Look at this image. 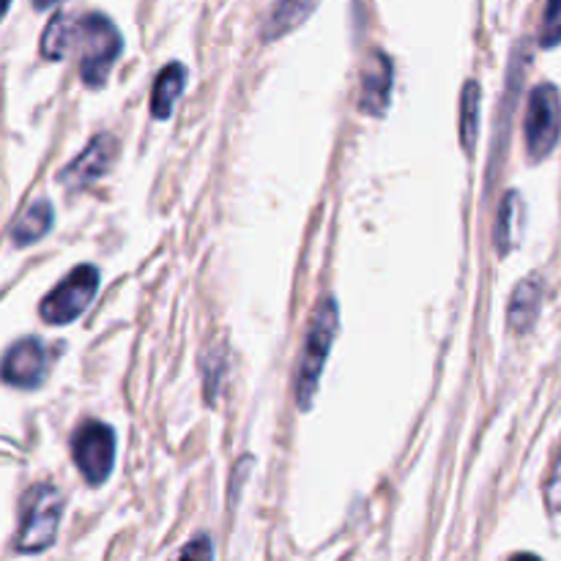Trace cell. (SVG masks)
<instances>
[{
    "label": "cell",
    "instance_id": "obj_1",
    "mask_svg": "<svg viewBox=\"0 0 561 561\" xmlns=\"http://www.w3.org/2000/svg\"><path fill=\"white\" fill-rule=\"evenodd\" d=\"M75 47H80L82 80L85 85L99 88L121 55V36L107 16L85 14L75 20Z\"/></svg>",
    "mask_w": 561,
    "mask_h": 561
},
{
    "label": "cell",
    "instance_id": "obj_2",
    "mask_svg": "<svg viewBox=\"0 0 561 561\" xmlns=\"http://www.w3.org/2000/svg\"><path fill=\"white\" fill-rule=\"evenodd\" d=\"M340 329V316L334 299H321L316 316L310 321V332H307L305 354H301L299 365V381H296V398H299L301 409H310L312 398L318 392V383H321L323 365H327V356L332 351L334 337H337Z\"/></svg>",
    "mask_w": 561,
    "mask_h": 561
},
{
    "label": "cell",
    "instance_id": "obj_3",
    "mask_svg": "<svg viewBox=\"0 0 561 561\" xmlns=\"http://www.w3.org/2000/svg\"><path fill=\"white\" fill-rule=\"evenodd\" d=\"M60 515H64V499L53 485H38L27 493L25 510H22V526L16 535V548L22 553H36L53 546L58 535Z\"/></svg>",
    "mask_w": 561,
    "mask_h": 561
},
{
    "label": "cell",
    "instance_id": "obj_4",
    "mask_svg": "<svg viewBox=\"0 0 561 561\" xmlns=\"http://www.w3.org/2000/svg\"><path fill=\"white\" fill-rule=\"evenodd\" d=\"M561 135V99L553 85H537L526 107V148L531 159L553 151Z\"/></svg>",
    "mask_w": 561,
    "mask_h": 561
},
{
    "label": "cell",
    "instance_id": "obj_5",
    "mask_svg": "<svg viewBox=\"0 0 561 561\" xmlns=\"http://www.w3.org/2000/svg\"><path fill=\"white\" fill-rule=\"evenodd\" d=\"M71 455H75V463L80 469V474L85 477L91 485H102L107 480L110 469H113L115 458V436L107 425L91 420L75 433V442H71Z\"/></svg>",
    "mask_w": 561,
    "mask_h": 561
},
{
    "label": "cell",
    "instance_id": "obj_6",
    "mask_svg": "<svg viewBox=\"0 0 561 561\" xmlns=\"http://www.w3.org/2000/svg\"><path fill=\"white\" fill-rule=\"evenodd\" d=\"M99 288V272L93 266H77L53 294L44 299L42 318L47 323H69L91 305Z\"/></svg>",
    "mask_w": 561,
    "mask_h": 561
},
{
    "label": "cell",
    "instance_id": "obj_7",
    "mask_svg": "<svg viewBox=\"0 0 561 561\" xmlns=\"http://www.w3.org/2000/svg\"><path fill=\"white\" fill-rule=\"evenodd\" d=\"M113 159H115L113 135L93 137L91 146H88L85 151H82L80 157H77L75 162L60 173V181H64L66 186H71V190H80V186L91 184V181H96L99 175L107 173Z\"/></svg>",
    "mask_w": 561,
    "mask_h": 561
},
{
    "label": "cell",
    "instance_id": "obj_8",
    "mask_svg": "<svg viewBox=\"0 0 561 561\" xmlns=\"http://www.w3.org/2000/svg\"><path fill=\"white\" fill-rule=\"evenodd\" d=\"M44 378V348L38 340H22L5 354L3 381L11 387L31 389Z\"/></svg>",
    "mask_w": 561,
    "mask_h": 561
},
{
    "label": "cell",
    "instance_id": "obj_9",
    "mask_svg": "<svg viewBox=\"0 0 561 561\" xmlns=\"http://www.w3.org/2000/svg\"><path fill=\"white\" fill-rule=\"evenodd\" d=\"M392 91V64L383 53H376L365 64V80H362V107L373 115H381L389 104Z\"/></svg>",
    "mask_w": 561,
    "mask_h": 561
},
{
    "label": "cell",
    "instance_id": "obj_10",
    "mask_svg": "<svg viewBox=\"0 0 561 561\" xmlns=\"http://www.w3.org/2000/svg\"><path fill=\"white\" fill-rule=\"evenodd\" d=\"M542 305V283L540 277H529L515 288L513 301H510V327L515 332H526L537 321V312Z\"/></svg>",
    "mask_w": 561,
    "mask_h": 561
},
{
    "label": "cell",
    "instance_id": "obj_11",
    "mask_svg": "<svg viewBox=\"0 0 561 561\" xmlns=\"http://www.w3.org/2000/svg\"><path fill=\"white\" fill-rule=\"evenodd\" d=\"M186 82V69L181 64H170L159 71L157 82H153V93H151V110L159 121L168 118L173 113L175 99L181 96Z\"/></svg>",
    "mask_w": 561,
    "mask_h": 561
},
{
    "label": "cell",
    "instance_id": "obj_12",
    "mask_svg": "<svg viewBox=\"0 0 561 561\" xmlns=\"http://www.w3.org/2000/svg\"><path fill=\"white\" fill-rule=\"evenodd\" d=\"M318 3H321V0H274V9L266 27L268 38L294 31L296 25H301V22L312 14V9H316Z\"/></svg>",
    "mask_w": 561,
    "mask_h": 561
},
{
    "label": "cell",
    "instance_id": "obj_13",
    "mask_svg": "<svg viewBox=\"0 0 561 561\" xmlns=\"http://www.w3.org/2000/svg\"><path fill=\"white\" fill-rule=\"evenodd\" d=\"M49 225H53V206H49L47 201H38L16 219L11 233H14L16 244H31V241L42 239V236L47 233Z\"/></svg>",
    "mask_w": 561,
    "mask_h": 561
},
{
    "label": "cell",
    "instance_id": "obj_14",
    "mask_svg": "<svg viewBox=\"0 0 561 561\" xmlns=\"http://www.w3.org/2000/svg\"><path fill=\"white\" fill-rule=\"evenodd\" d=\"M477 131H480V85L469 80L460 96V140L469 153H474Z\"/></svg>",
    "mask_w": 561,
    "mask_h": 561
},
{
    "label": "cell",
    "instance_id": "obj_15",
    "mask_svg": "<svg viewBox=\"0 0 561 561\" xmlns=\"http://www.w3.org/2000/svg\"><path fill=\"white\" fill-rule=\"evenodd\" d=\"M71 47H75V20L66 14L53 16V22L47 25L42 38L44 58L60 60Z\"/></svg>",
    "mask_w": 561,
    "mask_h": 561
},
{
    "label": "cell",
    "instance_id": "obj_16",
    "mask_svg": "<svg viewBox=\"0 0 561 561\" xmlns=\"http://www.w3.org/2000/svg\"><path fill=\"white\" fill-rule=\"evenodd\" d=\"M520 228V197L518 192H510L504 197L502 208H499V225H496V247L502 252L513 250L515 239H518Z\"/></svg>",
    "mask_w": 561,
    "mask_h": 561
},
{
    "label": "cell",
    "instance_id": "obj_17",
    "mask_svg": "<svg viewBox=\"0 0 561 561\" xmlns=\"http://www.w3.org/2000/svg\"><path fill=\"white\" fill-rule=\"evenodd\" d=\"M561 42V0H548L546 16H542L540 27V44L542 47H557Z\"/></svg>",
    "mask_w": 561,
    "mask_h": 561
},
{
    "label": "cell",
    "instance_id": "obj_18",
    "mask_svg": "<svg viewBox=\"0 0 561 561\" xmlns=\"http://www.w3.org/2000/svg\"><path fill=\"white\" fill-rule=\"evenodd\" d=\"M546 502H548V510H551V513L561 515V444H559L557 460H553L551 477H548Z\"/></svg>",
    "mask_w": 561,
    "mask_h": 561
},
{
    "label": "cell",
    "instance_id": "obj_19",
    "mask_svg": "<svg viewBox=\"0 0 561 561\" xmlns=\"http://www.w3.org/2000/svg\"><path fill=\"white\" fill-rule=\"evenodd\" d=\"M181 557H203V559H211V546H208L206 537H201V542H192L181 551Z\"/></svg>",
    "mask_w": 561,
    "mask_h": 561
},
{
    "label": "cell",
    "instance_id": "obj_20",
    "mask_svg": "<svg viewBox=\"0 0 561 561\" xmlns=\"http://www.w3.org/2000/svg\"><path fill=\"white\" fill-rule=\"evenodd\" d=\"M53 3H58V0H33V5H36V9H49Z\"/></svg>",
    "mask_w": 561,
    "mask_h": 561
},
{
    "label": "cell",
    "instance_id": "obj_21",
    "mask_svg": "<svg viewBox=\"0 0 561 561\" xmlns=\"http://www.w3.org/2000/svg\"><path fill=\"white\" fill-rule=\"evenodd\" d=\"M9 3H11V0H0V20H3V14H5V9H9Z\"/></svg>",
    "mask_w": 561,
    "mask_h": 561
}]
</instances>
